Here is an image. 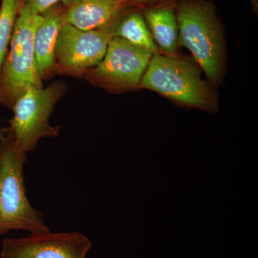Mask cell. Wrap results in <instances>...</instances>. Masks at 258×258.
Wrapping results in <instances>:
<instances>
[{"instance_id":"obj_3","label":"cell","mask_w":258,"mask_h":258,"mask_svg":"<svg viewBox=\"0 0 258 258\" xmlns=\"http://www.w3.org/2000/svg\"><path fill=\"white\" fill-rule=\"evenodd\" d=\"M139 88L151 90L186 108L216 113L215 93L195 64L177 55H153Z\"/></svg>"},{"instance_id":"obj_12","label":"cell","mask_w":258,"mask_h":258,"mask_svg":"<svg viewBox=\"0 0 258 258\" xmlns=\"http://www.w3.org/2000/svg\"><path fill=\"white\" fill-rule=\"evenodd\" d=\"M113 37H119L145 49L153 55L160 53L146 23L142 9L129 7L122 10L107 24Z\"/></svg>"},{"instance_id":"obj_5","label":"cell","mask_w":258,"mask_h":258,"mask_svg":"<svg viewBox=\"0 0 258 258\" xmlns=\"http://www.w3.org/2000/svg\"><path fill=\"white\" fill-rule=\"evenodd\" d=\"M66 91V83L59 81L45 88L30 87L15 103L12 108L14 116L10 126L17 144L24 152L35 150L40 139L58 136L60 127L52 126L49 119Z\"/></svg>"},{"instance_id":"obj_10","label":"cell","mask_w":258,"mask_h":258,"mask_svg":"<svg viewBox=\"0 0 258 258\" xmlns=\"http://www.w3.org/2000/svg\"><path fill=\"white\" fill-rule=\"evenodd\" d=\"M66 22L83 30L103 28L125 8L132 7L125 0H62Z\"/></svg>"},{"instance_id":"obj_11","label":"cell","mask_w":258,"mask_h":258,"mask_svg":"<svg viewBox=\"0 0 258 258\" xmlns=\"http://www.w3.org/2000/svg\"><path fill=\"white\" fill-rule=\"evenodd\" d=\"M142 10L148 29L160 53L177 55L179 25L175 2H164Z\"/></svg>"},{"instance_id":"obj_13","label":"cell","mask_w":258,"mask_h":258,"mask_svg":"<svg viewBox=\"0 0 258 258\" xmlns=\"http://www.w3.org/2000/svg\"><path fill=\"white\" fill-rule=\"evenodd\" d=\"M25 0H2L0 6V75L11 41L15 22Z\"/></svg>"},{"instance_id":"obj_16","label":"cell","mask_w":258,"mask_h":258,"mask_svg":"<svg viewBox=\"0 0 258 258\" xmlns=\"http://www.w3.org/2000/svg\"><path fill=\"white\" fill-rule=\"evenodd\" d=\"M170 1H174V2H175L176 0H170Z\"/></svg>"},{"instance_id":"obj_7","label":"cell","mask_w":258,"mask_h":258,"mask_svg":"<svg viewBox=\"0 0 258 258\" xmlns=\"http://www.w3.org/2000/svg\"><path fill=\"white\" fill-rule=\"evenodd\" d=\"M113 38L105 25L96 30H83L66 22L61 27L55 45V72L81 77L100 63Z\"/></svg>"},{"instance_id":"obj_9","label":"cell","mask_w":258,"mask_h":258,"mask_svg":"<svg viewBox=\"0 0 258 258\" xmlns=\"http://www.w3.org/2000/svg\"><path fill=\"white\" fill-rule=\"evenodd\" d=\"M33 38L37 74L42 81L52 79L55 72V45L61 27L66 23V8L62 3L45 10Z\"/></svg>"},{"instance_id":"obj_4","label":"cell","mask_w":258,"mask_h":258,"mask_svg":"<svg viewBox=\"0 0 258 258\" xmlns=\"http://www.w3.org/2000/svg\"><path fill=\"white\" fill-rule=\"evenodd\" d=\"M42 15L20 10L0 75V105L12 109L19 98L30 87L43 88L37 74L33 38Z\"/></svg>"},{"instance_id":"obj_6","label":"cell","mask_w":258,"mask_h":258,"mask_svg":"<svg viewBox=\"0 0 258 258\" xmlns=\"http://www.w3.org/2000/svg\"><path fill=\"white\" fill-rule=\"evenodd\" d=\"M153 54L119 37L112 38L100 63L84 76L95 86L110 92H123L139 87Z\"/></svg>"},{"instance_id":"obj_2","label":"cell","mask_w":258,"mask_h":258,"mask_svg":"<svg viewBox=\"0 0 258 258\" xmlns=\"http://www.w3.org/2000/svg\"><path fill=\"white\" fill-rule=\"evenodd\" d=\"M179 45L190 51L209 81L221 83L225 46L215 5L207 0H176Z\"/></svg>"},{"instance_id":"obj_15","label":"cell","mask_w":258,"mask_h":258,"mask_svg":"<svg viewBox=\"0 0 258 258\" xmlns=\"http://www.w3.org/2000/svg\"><path fill=\"white\" fill-rule=\"evenodd\" d=\"M125 1L132 7L144 10L164 2L170 1V0H125Z\"/></svg>"},{"instance_id":"obj_1","label":"cell","mask_w":258,"mask_h":258,"mask_svg":"<svg viewBox=\"0 0 258 258\" xmlns=\"http://www.w3.org/2000/svg\"><path fill=\"white\" fill-rule=\"evenodd\" d=\"M27 159L10 126L0 128V235L11 230H50L27 196L23 170Z\"/></svg>"},{"instance_id":"obj_8","label":"cell","mask_w":258,"mask_h":258,"mask_svg":"<svg viewBox=\"0 0 258 258\" xmlns=\"http://www.w3.org/2000/svg\"><path fill=\"white\" fill-rule=\"evenodd\" d=\"M91 241L80 232H35L5 239L0 258H86Z\"/></svg>"},{"instance_id":"obj_14","label":"cell","mask_w":258,"mask_h":258,"mask_svg":"<svg viewBox=\"0 0 258 258\" xmlns=\"http://www.w3.org/2000/svg\"><path fill=\"white\" fill-rule=\"evenodd\" d=\"M62 1V0H25L23 5L32 13L42 15L51 6Z\"/></svg>"}]
</instances>
